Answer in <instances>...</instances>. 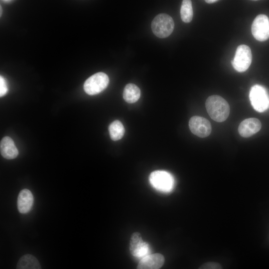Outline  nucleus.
I'll use <instances>...</instances> for the list:
<instances>
[{"instance_id": "nucleus-19", "label": "nucleus", "mask_w": 269, "mask_h": 269, "mask_svg": "<svg viewBox=\"0 0 269 269\" xmlns=\"http://www.w3.org/2000/svg\"><path fill=\"white\" fill-rule=\"evenodd\" d=\"M7 87L4 79L0 76V96L2 97L6 94L7 92Z\"/></svg>"}, {"instance_id": "nucleus-10", "label": "nucleus", "mask_w": 269, "mask_h": 269, "mask_svg": "<svg viewBox=\"0 0 269 269\" xmlns=\"http://www.w3.org/2000/svg\"><path fill=\"white\" fill-rule=\"evenodd\" d=\"M262 124L259 120L255 118H251L244 120L239 125L238 132L244 137H249L261 129Z\"/></svg>"}, {"instance_id": "nucleus-16", "label": "nucleus", "mask_w": 269, "mask_h": 269, "mask_svg": "<svg viewBox=\"0 0 269 269\" xmlns=\"http://www.w3.org/2000/svg\"><path fill=\"white\" fill-rule=\"evenodd\" d=\"M109 131L111 138L116 141L122 138L125 130L122 123L120 121L116 120L110 125Z\"/></svg>"}, {"instance_id": "nucleus-18", "label": "nucleus", "mask_w": 269, "mask_h": 269, "mask_svg": "<svg viewBox=\"0 0 269 269\" xmlns=\"http://www.w3.org/2000/svg\"><path fill=\"white\" fill-rule=\"evenodd\" d=\"M198 269H222V268L219 263L207 262L201 265Z\"/></svg>"}, {"instance_id": "nucleus-11", "label": "nucleus", "mask_w": 269, "mask_h": 269, "mask_svg": "<svg viewBox=\"0 0 269 269\" xmlns=\"http://www.w3.org/2000/svg\"><path fill=\"white\" fill-rule=\"evenodd\" d=\"M164 261V257L161 254H149L139 261L136 269H160Z\"/></svg>"}, {"instance_id": "nucleus-6", "label": "nucleus", "mask_w": 269, "mask_h": 269, "mask_svg": "<svg viewBox=\"0 0 269 269\" xmlns=\"http://www.w3.org/2000/svg\"><path fill=\"white\" fill-rule=\"evenodd\" d=\"M252 60V54L250 48L244 44L237 47L231 64L234 68L239 72L246 71L250 67Z\"/></svg>"}, {"instance_id": "nucleus-2", "label": "nucleus", "mask_w": 269, "mask_h": 269, "mask_svg": "<svg viewBox=\"0 0 269 269\" xmlns=\"http://www.w3.org/2000/svg\"><path fill=\"white\" fill-rule=\"evenodd\" d=\"M154 34L159 38H166L169 36L174 28V22L172 18L165 13L157 15L151 24Z\"/></svg>"}, {"instance_id": "nucleus-9", "label": "nucleus", "mask_w": 269, "mask_h": 269, "mask_svg": "<svg viewBox=\"0 0 269 269\" xmlns=\"http://www.w3.org/2000/svg\"><path fill=\"white\" fill-rule=\"evenodd\" d=\"M191 132L200 137L208 136L211 132V125L206 119L200 116L191 117L189 122Z\"/></svg>"}, {"instance_id": "nucleus-8", "label": "nucleus", "mask_w": 269, "mask_h": 269, "mask_svg": "<svg viewBox=\"0 0 269 269\" xmlns=\"http://www.w3.org/2000/svg\"><path fill=\"white\" fill-rule=\"evenodd\" d=\"M130 251L134 257L139 259L140 260L150 254L149 244L143 241L140 233L134 232L132 235L130 242Z\"/></svg>"}, {"instance_id": "nucleus-4", "label": "nucleus", "mask_w": 269, "mask_h": 269, "mask_svg": "<svg viewBox=\"0 0 269 269\" xmlns=\"http://www.w3.org/2000/svg\"><path fill=\"white\" fill-rule=\"evenodd\" d=\"M251 103L258 112H264L269 108V94L267 89L260 85L252 87L249 94Z\"/></svg>"}, {"instance_id": "nucleus-21", "label": "nucleus", "mask_w": 269, "mask_h": 269, "mask_svg": "<svg viewBox=\"0 0 269 269\" xmlns=\"http://www.w3.org/2000/svg\"><path fill=\"white\" fill-rule=\"evenodd\" d=\"M1 7L0 6V15H1Z\"/></svg>"}, {"instance_id": "nucleus-15", "label": "nucleus", "mask_w": 269, "mask_h": 269, "mask_svg": "<svg viewBox=\"0 0 269 269\" xmlns=\"http://www.w3.org/2000/svg\"><path fill=\"white\" fill-rule=\"evenodd\" d=\"M140 96V90L135 84L130 83L127 84L123 91V98L128 103H134L139 99Z\"/></svg>"}, {"instance_id": "nucleus-12", "label": "nucleus", "mask_w": 269, "mask_h": 269, "mask_svg": "<svg viewBox=\"0 0 269 269\" xmlns=\"http://www.w3.org/2000/svg\"><path fill=\"white\" fill-rule=\"evenodd\" d=\"M34 198L31 192L27 189H24L21 190L18 195L17 200V209L22 214H25L31 210Z\"/></svg>"}, {"instance_id": "nucleus-7", "label": "nucleus", "mask_w": 269, "mask_h": 269, "mask_svg": "<svg viewBox=\"0 0 269 269\" xmlns=\"http://www.w3.org/2000/svg\"><path fill=\"white\" fill-rule=\"evenodd\" d=\"M254 38L259 41H264L269 38V19L263 14H259L254 19L251 27Z\"/></svg>"}, {"instance_id": "nucleus-14", "label": "nucleus", "mask_w": 269, "mask_h": 269, "mask_svg": "<svg viewBox=\"0 0 269 269\" xmlns=\"http://www.w3.org/2000/svg\"><path fill=\"white\" fill-rule=\"evenodd\" d=\"M16 269H41V267L35 257L30 254H26L18 260Z\"/></svg>"}, {"instance_id": "nucleus-5", "label": "nucleus", "mask_w": 269, "mask_h": 269, "mask_svg": "<svg viewBox=\"0 0 269 269\" xmlns=\"http://www.w3.org/2000/svg\"><path fill=\"white\" fill-rule=\"evenodd\" d=\"M109 82V79L106 74L98 72L93 74L85 81L84 89L88 95H96L105 90Z\"/></svg>"}, {"instance_id": "nucleus-3", "label": "nucleus", "mask_w": 269, "mask_h": 269, "mask_svg": "<svg viewBox=\"0 0 269 269\" xmlns=\"http://www.w3.org/2000/svg\"><path fill=\"white\" fill-rule=\"evenodd\" d=\"M149 180L153 188L161 192H169L174 187L173 177L165 171L156 170L152 172L149 175Z\"/></svg>"}, {"instance_id": "nucleus-1", "label": "nucleus", "mask_w": 269, "mask_h": 269, "mask_svg": "<svg viewBox=\"0 0 269 269\" xmlns=\"http://www.w3.org/2000/svg\"><path fill=\"white\" fill-rule=\"evenodd\" d=\"M205 106L209 116L216 122H223L229 115L230 111L229 105L220 96H209L206 100Z\"/></svg>"}, {"instance_id": "nucleus-20", "label": "nucleus", "mask_w": 269, "mask_h": 269, "mask_svg": "<svg viewBox=\"0 0 269 269\" xmlns=\"http://www.w3.org/2000/svg\"><path fill=\"white\" fill-rule=\"evenodd\" d=\"M205 1L208 3H213L218 1L217 0H206Z\"/></svg>"}, {"instance_id": "nucleus-13", "label": "nucleus", "mask_w": 269, "mask_h": 269, "mask_svg": "<svg viewBox=\"0 0 269 269\" xmlns=\"http://www.w3.org/2000/svg\"><path fill=\"white\" fill-rule=\"evenodd\" d=\"M0 153L5 158L11 159L15 158L18 154V151L14 141L9 136H4L0 141Z\"/></svg>"}, {"instance_id": "nucleus-17", "label": "nucleus", "mask_w": 269, "mask_h": 269, "mask_svg": "<svg viewBox=\"0 0 269 269\" xmlns=\"http://www.w3.org/2000/svg\"><path fill=\"white\" fill-rule=\"evenodd\" d=\"M193 15V11L191 1L183 0L180 8V16L182 20L185 23H188L192 20Z\"/></svg>"}]
</instances>
